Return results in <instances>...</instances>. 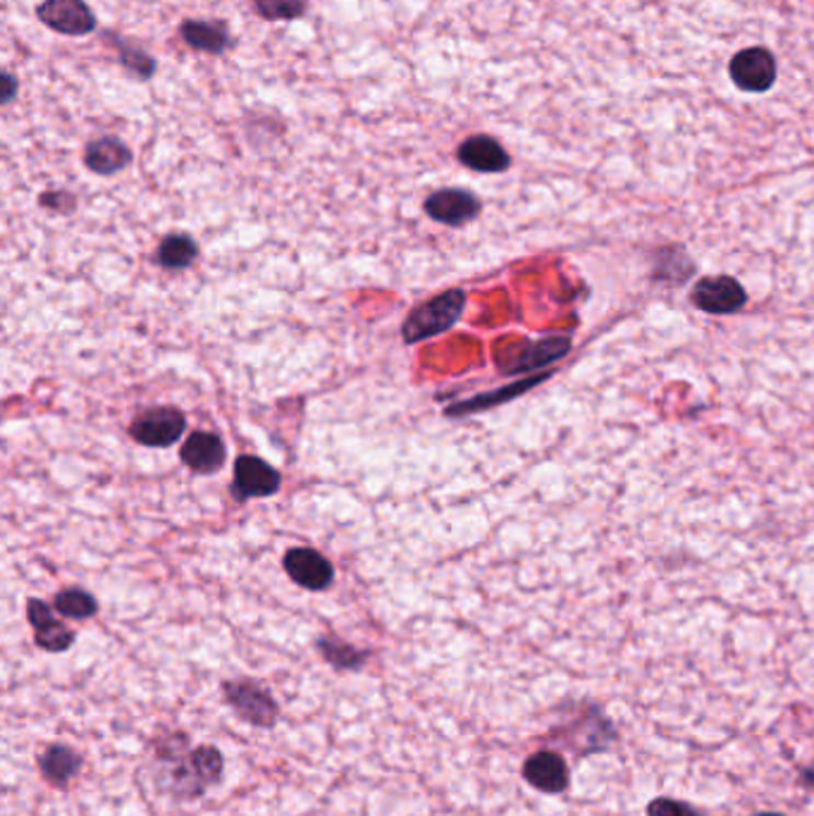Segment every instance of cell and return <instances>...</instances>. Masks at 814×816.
<instances>
[{"mask_svg":"<svg viewBox=\"0 0 814 816\" xmlns=\"http://www.w3.org/2000/svg\"><path fill=\"white\" fill-rule=\"evenodd\" d=\"M186 430V416L175 406L146 409L129 425V435L144 447H172Z\"/></svg>","mask_w":814,"mask_h":816,"instance_id":"obj_2","label":"cell"},{"mask_svg":"<svg viewBox=\"0 0 814 816\" xmlns=\"http://www.w3.org/2000/svg\"><path fill=\"white\" fill-rule=\"evenodd\" d=\"M256 12L268 22H285L299 20L306 12L303 0H253Z\"/></svg>","mask_w":814,"mask_h":816,"instance_id":"obj_21","label":"cell"},{"mask_svg":"<svg viewBox=\"0 0 814 816\" xmlns=\"http://www.w3.org/2000/svg\"><path fill=\"white\" fill-rule=\"evenodd\" d=\"M3 84H5V96H3V103H10L12 99H15V93H18V82H15V77H12L10 72H5V74H3Z\"/></svg>","mask_w":814,"mask_h":816,"instance_id":"obj_23","label":"cell"},{"mask_svg":"<svg viewBox=\"0 0 814 816\" xmlns=\"http://www.w3.org/2000/svg\"><path fill=\"white\" fill-rule=\"evenodd\" d=\"M731 77L743 91H767L777 77V62L765 48H747L731 60Z\"/></svg>","mask_w":814,"mask_h":816,"instance_id":"obj_8","label":"cell"},{"mask_svg":"<svg viewBox=\"0 0 814 816\" xmlns=\"http://www.w3.org/2000/svg\"><path fill=\"white\" fill-rule=\"evenodd\" d=\"M198 256V244L190 234H168L158 246L156 261L168 271H184Z\"/></svg>","mask_w":814,"mask_h":816,"instance_id":"obj_17","label":"cell"},{"mask_svg":"<svg viewBox=\"0 0 814 816\" xmlns=\"http://www.w3.org/2000/svg\"><path fill=\"white\" fill-rule=\"evenodd\" d=\"M36 18L65 36H84L96 30V18L84 0H44Z\"/></svg>","mask_w":814,"mask_h":816,"instance_id":"obj_3","label":"cell"},{"mask_svg":"<svg viewBox=\"0 0 814 816\" xmlns=\"http://www.w3.org/2000/svg\"><path fill=\"white\" fill-rule=\"evenodd\" d=\"M457 156L461 160V165L475 172H504L512 163L509 153L502 149V143L492 137H485V134L466 139L459 146Z\"/></svg>","mask_w":814,"mask_h":816,"instance_id":"obj_11","label":"cell"},{"mask_svg":"<svg viewBox=\"0 0 814 816\" xmlns=\"http://www.w3.org/2000/svg\"><path fill=\"white\" fill-rule=\"evenodd\" d=\"M58 613L68 619H91L93 613L99 611L96 599H93L87 590H79V587H70V590H62L56 601Z\"/></svg>","mask_w":814,"mask_h":816,"instance_id":"obj_20","label":"cell"},{"mask_svg":"<svg viewBox=\"0 0 814 816\" xmlns=\"http://www.w3.org/2000/svg\"><path fill=\"white\" fill-rule=\"evenodd\" d=\"M425 212L435 222H443L449 227H459L478 218L480 200L466 189H439L425 200Z\"/></svg>","mask_w":814,"mask_h":816,"instance_id":"obj_7","label":"cell"},{"mask_svg":"<svg viewBox=\"0 0 814 816\" xmlns=\"http://www.w3.org/2000/svg\"><path fill=\"white\" fill-rule=\"evenodd\" d=\"M466 306V294L461 289H449L439 297L421 303L413 309L402 325V334L406 344H416L423 340L437 337L459 323Z\"/></svg>","mask_w":814,"mask_h":816,"instance_id":"obj_1","label":"cell"},{"mask_svg":"<svg viewBox=\"0 0 814 816\" xmlns=\"http://www.w3.org/2000/svg\"><path fill=\"white\" fill-rule=\"evenodd\" d=\"M42 769L53 783H65L70 781L79 769V759L68 747H50V750L42 757Z\"/></svg>","mask_w":814,"mask_h":816,"instance_id":"obj_19","label":"cell"},{"mask_svg":"<svg viewBox=\"0 0 814 816\" xmlns=\"http://www.w3.org/2000/svg\"><path fill=\"white\" fill-rule=\"evenodd\" d=\"M647 816H704L698 809H692L686 802H678L672 797H657L650 802Z\"/></svg>","mask_w":814,"mask_h":816,"instance_id":"obj_22","label":"cell"},{"mask_svg":"<svg viewBox=\"0 0 814 816\" xmlns=\"http://www.w3.org/2000/svg\"><path fill=\"white\" fill-rule=\"evenodd\" d=\"M544 378L547 376H538V378H530V380H524V382H518V384H512V387H504V390H497V392L473 396L469 401H461V404H454L445 413H447V416H466V413H475V411L492 409L495 404H504V401H509V399H514L518 394H524L528 390V387L538 384Z\"/></svg>","mask_w":814,"mask_h":816,"instance_id":"obj_18","label":"cell"},{"mask_svg":"<svg viewBox=\"0 0 814 816\" xmlns=\"http://www.w3.org/2000/svg\"><path fill=\"white\" fill-rule=\"evenodd\" d=\"M26 613H30V623L36 631V645L44 647L46 652H65L72 642L74 633L68 625L60 623L48 605H44L42 599H30L26 605Z\"/></svg>","mask_w":814,"mask_h":816,"instance_id":"obj_10","label":"cell"},{"mask_svg":"<svg viewBox=\"0 0 814 816\" xmlns=\"http://www.w3.org/2000/svg\"><path fill=\"white\" fill-rule=\"evenodd\" d=\"M283 485L275 468L259 457H239L234 463V494L239 499L273 497Z\"/></svg>","mask_w":814,"mask_h":816,"instance_id":"obj_6","label":"cell"},{"mask_svg":"<svg viewBox=\"0 0 814 816\" xmlns=\"http://www.w3.org/2000/svg\"><path fill=\"white\" fill-rule=\"evenodd\" d=\"M526 781L542 793H562L569 788V767L557 752L532 755L524 767Z\"/></svg>","mask_w":814,"mask_h":816,"instance_id":"obj_12","label":"cell"},{"mask_svg":"<svg viewBox=\"0 0 814 816\" xmlns=\"http://www.w3.org/2000/svg\"><path fill=\"white\" fill-rule=\"evenodd\" d=\"M283 566L291 581L313 593L325 590L335 581V568H332L330 559L311 550V547H295V550H289L283 559Z\"/></svg>","mask_w":814,"mask_h":816,"instance_id":"obj_4","label":"cell"},{"mask_svg":"<svg viewBox=\"0 0 814 816\" xmlns=\"http://www.w3.org/2000/svg\"><path fill=\"white\" fill-rule=\"evenodd\" d=\"M569 340L564 337H550L542 340L538 344H528L524 352H518V356L509 364H502L504 372H528V370H538L554 364L557 358L566 356L569 352Z\"/></svg>","mask_w":814,"mask_h":816,"instance_id":"obj_15","label":"cell"},{"mask_svg":"<svg viewBox=\"0 0 814 816\" xmlns=\"http://www.w3.org/2000/svg\"><path fill=\"white\" fill-rule=\"evenodd\" d=\"M227 700L232 702L239 714L259 726H271L275 719V704L268 692H263L253 683H227Z\"/></svg>","mask_w":814,"mask_h":816,"instance_id":"obj_13","label":"cell"},{"mask_svg":"<svg viewBox=\"0 0 814 816\" xmlns=\"http://www.w3.org/2000/svg\"><path fill=\"white\" fill-rule=\"evenodd\" d=\"M184 466H190L194 473H218L225 466L227 451L222 439L216 433H192L186 437L184 447L180 451Z\"/></svg>","mask_w":814,"mask_h":816,"instance_id":"obj_9","label":"cell"},{"mask_svg":"<svg viewBox=\"0 0 814 816\" xmlns=\"http://www.w3.org/2000/svg\"><path fill=\"white\" fill-rule=\"evenodd\" d=\"M182 38L190 48L204 50V53H222L227 46H230V34L222 30V24H213V22H196V20L184 22Z\"/></svg>","mask_w":814,"mask_h":816,"instance_id":"obj_16","label":"cell"},{"mask_svg":"<svg viewBox=\"0 0 814 816\" xmlns=\"http://www.w3.org/2000/svg\"><path fill=\"white\" fill-rule=\"evenodd\" d=\"M84 163L91 172H96V175L108 177L131 163V151L119 139L103 137L87 146Z\"/></svg>","mask_w":814,"mask_h":816,"instance_id":"obj_14","label":"cell"},{"mask_svg":"<svg viewBox=\"0 0 814 816\" xmlns=\"http://www.w3.org/2000/svg\"><path fill=\"white\" fill-rule=\"evenodd\" d=\"M755 816H783V814H777V812H763V814H755Z\"/></svg>","mask_w":814,"mask_h":816,"instance_id":"obj_24","label":"cell"},{"mask_svg":"<svg viewBox=\"0 0 814 816\" xmlns=\"http://www.w3.org/2000/svg\"><path fill=\"white\" fill-rule=\"evenodd\" d=\"M747 301L745 289L736 279L722 275V277H707L700 279L698 287L692 289V303L698 306L704 313H716V315H729L743 309Z\"/></svg>","mask_w":814,"mask_h":816,"instance_id":"obj_5","label":"cell"}]
</instances>
